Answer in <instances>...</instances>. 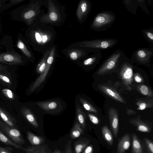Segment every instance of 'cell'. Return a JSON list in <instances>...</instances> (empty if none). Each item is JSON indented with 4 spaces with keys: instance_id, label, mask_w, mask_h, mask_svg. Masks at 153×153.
<instances>
[{
    "instance_id": "cell-13",
    "label": "cell",
    "mask_w": 153,
    "mask_h": 153,
    "mask_svg": "<svg viewBox=\"0 0 153 153\" xmlns=\"http://www.w3.org/2000/svg\"><path fill=\"white\" fill-rule=\"evenodd\" d=\"M63 54L73 61L82 60L92 53L89 49L84 48H67L62 51Z\"/></svg>"
},
{
    "instance_id": "cell-36",
    "label": "cell",
    "mask_w": 153,
    "mask_h": 153,
    "mask_svg": "<svg viewBox=\"0 0 153 153\" xmlns=\"http://www.w3.org/2000/svg\"><path fill=\"white\" fill-rule=\"evenodd\" d=\"M89 142L90 140H88L76 144L74 148L75 153H81L88 146Z\"/></svg>"
},
{
    "instance_id": "cell-38",
    "label": "cell",
    "mask_w": 153,
    "mask_h": 153,
    "mask_svg": "<svg viewBox=\"0 0 153 153\" xmlns=\"http://www.w3.org/2000/svg\"><path fill=\"white\" fill-rule=\"evenodd\" d=\"M76 114L78 121L83 129L85 128V118L83 113L79 104L76 106Z\"/></svg>"
},
{
    "instance_id": "cell-50",
    "label": "cell",
    "mask_w": 153,
    "mask_h": 153,
    "mask_svg": "<svg viewBox=\"0 0 153 153\" xmlns=\"http://www.w3.org/2000/svg\"><path fill=\"white\" fill-rule=\"evenodd\" d=\"M55 153H60V152L59 151H58L57 152H56Z\"/></svg>"
},
{
    "instance_id": "cell-24",
    "label": "cell",
    "mask_w": 153,
    "mask_h": 153,
    "mask_svg": "<svg viewBox=\"0 0 153 153\" xmlns=\"http://www.w3.org/2000/svg\"><path fill=\"white\" fill-rule=\"evenodd\" d=\"M22 113L27 120L34 127L38 128L39 125L33 114L29 109L24 107L22 109Z\"/></svg>"
},
{
    "instance_id": "cell-26",
    "label": "cell",
    "mask_w": 153,
    "mask_h": 153,
    "mask_svg": "<svg viewBox=\"0 0 153 153\" xmlns=\"http://www.w3.org/2000/svg\"><path fill=\"white\" fill-rule=\"evenodd\" d=\"M27 137L30 143L33 146L40 145L44 141V138L42 137L36 136L29 131L27 133Z\"/></svg>"
},
{
    "instance_id": "cell-33",
    "label": "cell",
    "mask_w": 153,
    "mask_h": 153,
    "mask_svg": "<svg viewBox=\"0 0 153 153\" xmlns=\"http://www.w3.org/2000/svg\"><path fill=\"white\" fill-rule=\"evenodd\" d=\"M36 104L42 109L50 110L55 108L57 106V103L54 101L38 102Z\"/></svg>"
},
{
    "instance_id": "cell-17",
    "label": "cell",
    "mask_w": 153,
    "mask_h": 153,
    "mask_svg": "<svg viewBox=\"0 0 153 153\" xmlns=\"http://www.w3.org/2000/svg\"><path fill=\"white\" fill-rule=\"evenodd\" d=\"M129 123L135 127L138 131L146 133H150L151 131V127L148 124L141 119L139 115L136 118L131 119L129 120Z\"/></svg>"
},
{
    "instance_id": "cell-4",
    "label": "cell",
    "mask_w": 153,
    "mask_h": 153,
    "mask_svg": "<svg viewBox=\"0 0 153 153\" xmlns=\"http://www.w3.org/2000/svg\"><path fill=\"white\" fill-rule=\"evenodd\" d=\"M118 41L114 38L98 39L76 42L68 45V48H84L89 49L92 53L101 52L115 46Z\"/></svg>"
},
{
    "instance_id": "cell-6",
    "label": "cell",
    "mask_w": 153,
    "mask_h": 153,
    "mask_svg": "<svg viewBox=\"0 0 153 153\" xmlns=\"http://www.w3.org/2000/svg\"><path fill=\"white\" fill-rule=\"evenodd\" d=\"M124 53L122 50H117L104 61L98 70L97 74H104L117 68L120 59Z\"/></svg>"
},
{
    "instance_id": "cell-34",
    "label": "cell",
    "mask_w": 153,
    "mask_h": 153,
    "mask_svg": "<svg viewBox=\"0 0 153 153\" xmlns=\"http://www.w3.org/2000/svg\"><path fill=\"white\" fill-rule=\"evenodd\" d=\"M137 88L143 95L149 97H152L153 93L152 91L148 86L144 85H138Z\"/></svg>"
},
{
    "instance_id": "cell-15",
    "label": "cell",
    "mask_w": 153,
    "mask_h": 153,
    "mask_svg": "<svg viewBox=\"0 0 153 153\" xmlns=\"http://www.w3.org/2000/svg\"><path fill=\"white\" fill-rule=\"evenodd\" d=\"M110 126L115 138L117 137L119 130L118 113L115 108L111 107L108 111Z\"/></svg>"
},
{
    "instance_id": "cell-32",
    "label": "cell",
    "mask_w": 153,
    "mask_h": 153,
    "mask_svg": "<svg viewBox=\"0 0 153 153\" xmlns=\"http://www.w3.org/2000/svg\"><path fill=\"white\" fill-rule=\"evenodd\" d=\"M83 131V130L81 128L80 124L76 122L71 131V137L72 139L76 138L80 136Z\"/></svg>"
},
{
    "instance_id": "cell-47",
    "label": "cell",
    "mask_w": 153,
    "mask_h": 153,
    "mask_svg": "<svg viewBox=\"0 0 153 153\" xmlns=\"http://www.w3.org/2000/svg\"><path fill=\"white\" fill-rule=\"evenodd\" d=\"M7 0H0V13L3 12L4 6Z\"/></svg>"
},
{
    "instance_id": "cell-39",
    "label": "cell",
    "mask_w": 153,
    "mask_h": 153,
    "mask_svg": "<svg viewBox=\"0 0 153 153\" xmlns=\"http://www.w3.org/2000/svg\"><path fill=\"white\" fill-rule=\"evenodd\" d=\"M25 0H10L8 3H6L4 4L3 8V11L4 10L10 7L19 4Z\"/></svg>"
},
{
    "instance_id": "cell-1",
    "label": "cell",
    "mask_w": 153,
    "mask_h": 153,
    "mask_svg": "<svg viewBox=\"0 0 153 153\" xmlns=\"http://www.w3.org/2000/svg\"><path fill=\"white\" fill-rule=\"evenodd\" d=\"M56 35L53 27L35 20L27 28L24 37L34 51L42 53L54 45Z\"/></svg>"
},
{
    "instance_id": "cell-43",
    "label": "cell",
    "mask_w": 153,
    "mask_h": 153,
    "mask_svg": "<svg viewBox=\"0 0 153 153\" xmlns=\"http://www.w3.org/2000/svg\"><path fill=\"white\" fill-rule=\"evenodd\" d=\"M13 149L9 147H3L0 146V153H12Z\"/></svg>"
},
{
    "instance_id": "cell-41",
    "label": "cell",
    "mask_w": 153,
    "mask_h": 153,
    "mask_svg": "<svg viewBox=\"0 0 153 153\" xmlns=\"http://www.w3.org/2000/svg\"><path fill=\"white\" fill-rule=\"evenodd\" d=\"M0 80L6 85H12V82L10 78L7 75L2 74L1 73V72H0Z\"/></svg>"
},
{
    "instance_id": "cell-7",
    "label": "cell",
    "mask_w": 153,
    "mask_h": 153,
    "mask_svg": "<svg viewBox=\"0 0 153 153\" xmlns=\"http://www.w3.org/2000/svg\"><path fill=\"white\" fill-rule=\"evenodd\" d=\"M120 77L124 84L129 89L133 79V67L131 62L124 53L120 58Z\"/></svg>"
},
{
    "instance_id": "cell-51",
    "label": "cell",
    "mask_w": 153,
    "mask_h": 153,
    "mask_svg": "<svg viewBox=\"0 0 153 153\" xmlns=\"http://www.w3.org/2000/svg\"><path fill=\"white\" fill-rule=\"evenodd\" d=\"M0 27H1V24H0Z\"/></svg>"
},
{
    "instance_id": "cell-2",
    "label": "cell",
    "mask_w": 153,
    "mask_h": 153,
    "mask_svg": "<svg viewBox=\"0 0 153 153\" xmlns=\"http://www.w3.org/2000/svg\"><path fill=\"white\" fill-rule=\"evenodd\" d=\"M44 6L47 8V12L45 13L44 10L36 20L53 27L61 26L66 18L64 6L55 0H45Z\"/></svg>"
},
{
    "instance_id": "cell-45",
    "label": "cell",
    "mask_w": 153,
    "mask_h": 153,
    "mask_svg": "<svg viewBox=\"0 0 153 153\" xmlns=\"http://www.w3.org/2000/svg\"><path fill=\"white\" fill-rule=\"evenodd\" d=\"M93 148L92 145L88 146L85 149L82 153H93Z\"/></svg>"
},
{
    "instance_id": "cell-3",
    "label": "cell",
    "mask_w": 153,
    "mask_h": 153,
    "mask_svg": "<svg viewBox=\"0 0 153 153\" xmlns=\"http://www.w3.org/2000/svg\"><path fill=\"white\" fill-rule=\"evenodd\" d=\"M45 0H31L28 3L15 9L11 13V18L15 21H21L28 26L32 25L44 9Z\"/></svg>"
},
{
    "instance_id": "cell-44",
    "label": "cell",
    "mask_w": 153,
    "mask_h": 153,
    "mask_svg": "<svg viewBox=\"0 0 153 153\" xmlns=\"http://www.w3.org/2000/svg\"><path fill=\"white\" fill-rule=\"evenodd\" d=\"M72 151L71 146V142L70 141L66 145V147L63 153H72Z\"/></svg>"
},
{
    "instance_id": "cell-18",
    "label": "cell",
    "mask_w": 153,
    "mask_h": 153,
    "mask_svg": "<svg viewBox=\"0 0 153 153\" xmlns=\"http://www.w3.org/2000/svg\"><path fill=\"white\" fill-rule=\"evenodd\" d=\"M102 58L101 52L93 53L82 59L81 62L84 66H94L100 62Z\"/></svg>"
},
{
    "instance_id": "cell-5",
    "label": "cell",
    "mask_w": 153,
    "mask_h": 153,
    "mask_svg": "<svg viewBox=\"0 0 153 153\" xmlns=\"http://www.w3.org/2000/svg\"><path fill=\"white\" fill-rule=\"evenodd\" d=\"M116 19L112 11H103L97 14L90 25V28L96 31H103L110 28Z\"/></svg>"
},
{
    "instance_id": "cell-25",
    "label": "cell",
    "mask_w": 153,
    "mask_h": 153,
    "mask_svg": "<svg viewBox=\"0 0 153 153\" xmlns=\"http://www.w3.org/2000/svg\"><path fill=\"white\" fill-rule=\"evenodd\" d=\"M123 3L129 13L136 15L138 6L137 0H123Z\"/></svg>"
},
{
    "instance_id": "cell-22",
    "label": "cell",
    "mask_w": 153,
    "mask_h": 153,
    "mask_svg": "<svg viewBox=\"0 0 153 153\" xmlns=\"http://www.w3.org/2000/svg\"><path fill=\"white\" fill-rule=\"evenodd\" d=\"M132 147L130 153H144L141 142L135 133L132 135Z\"/></svg>"
},
{
    "instance_id": "cell-14",
    "label": "cell",
    "mask_w": 153,
    "mask_h": 153,
    "mask_svg": "<svg viewBox=\"0 0 153 153\" xmlns=\"http://www.w3.org/2000/svg\"><path fill=\"white\" fill-rule=\"evenodd\" d=\"M92 5L89 0H81L77 7L76 15L78 22L80 24L86 20L91 9Z\"/></svg>"
},
{
    "instance_id": "cell-29",
    "label": "cell",
    "mask_w": 153,
    "mask_h": 153,
    "mask_svg": "<svg viewBox=\"0 0 153 153\" xmlns=\"http://www.w3.org/2000/svg\"><path fill=\"white\" fill-rule=\"evenodd\" d=\"M0 142L5 145L12 146L16 149H20L22 147L20 145L13 142L6 136L1 130H0Z\"/></svg>"
},
{
    "instance_id": "cell-46",
    "label": "cell",
    "mask_w": 153,
    "mask_h": 153,
    "mask_svg": "<svg viewBox=\"0 0 153 153\" xmlns=\"http://www.w3.org/2000/svg\"><path fill=\"white\" fill-rule=\"evenodd\" d=\"M135 81L138 83H140L143 81V79L138 74H135L134 76Z\"/></svg>"
},
{
    "instance_id": "cell-23",
    "label": "cell",
    "mask_w": 153,
    "mask_h": 153,
    "mask_svg": "<svg viewBox=\"0 0 153 153\" xmlns=\"http://www.w3.org/2000/svg\"><path fill=\"white\" fill-rule=\"evenodd\" d=\"M50 49L46 50L42 53V57L36 66V71L37 73L41 74L45 70Z\"/></svg>"
},
{
    "instance_id": "cell-35",
    "label": "cell",
    "mask_w": 153,
    "mask_h": 153,
    "mask_svg": "<svg viewBox=\"0 0 153 153\" xmlns=\"http://www.w3.org/2000/svg\"><path fill=\"white\" fill-rule=\"evenodd\" d=\"M79 100L83 107L86 110L95 113H98V111L97 109L87 101L82 98H80Z\"/></svg>"
},
{
    "instance_id": "cell-31",
    "label": "cell",
    "mask_w": 153,
    "mask_h": 153,
    "mask_svg": "<svg viewBox=\"0 0 153 153\" xmlns=\"http://www.w3.org/2000/svg\"><path fill=\"white\" fill-rule=\"evenodd\" d=\"M144 37L149 44L150 48H153V28L142 30Z\"/></svg>"
},
{
    "instance_id": "cell-37",
    "label": "cell",
    "mask_w": 153,
    "mask_h": 153,
    "mask_svg": "<svg viewBox=\"0 0 153 153\" xmlns=\"http://www.w3.org/2000/svg\"><path fill=\"white\" fill-rule=\"evenodd\" d=\"M1 91L5 98L10 101L14 100L16 98L14 93L11 90L8 88H3L1 90Z\"/></svg>"
},
{
    "instance_id": "cell-16",
    "label": "cell",
    "mask_w": 153,
    "mask_h": 153,
    "mask_svg": "<svg viewBox=\"0 0 153 153\" xmlns=\"http://www.w3.org/2000/svg\"><path fill=\"white\" fill-rule=\"evenodd\" d=\"M98 87L100 90L113 99L121 103H126L125 100L113 88L104 84L99 85Z\"/></svg>"
},
{
    "instance_id": "cell-12",
    "label": "cell",
    "mask_w": 153,
    "mask_h": 153,
    "mask_svg": "<svg viewBox=\"0 0 153 153\" xmlns=\"http://www.w3.org/2000/svg\"><path fill=\"white\" fill-rule=\"evenodd\" d=\"M15 47L27 60L30 62L34 60L35 57L30 45L21 33H19L17 36Z\"/></svg>"
},
{
    "instance_id": "cell-19",
    "label": "cell",
    "mask_w": 153,
    "mask_h": 153,
    "mask_svg": "<svg viewBox=\"0 0 153 153\" xmlns=\"http://www.w3.org/2000/svg\"><path fill=\"white\" fill-rule=\"evenodd\" d=\"M130 145V136L129 133L125 134L119 141L117 147V153H125Z\"/></svg>"
},
{
    "instance_id": "cell-48",
    "label": "cell",
    "mask_w": 153,
    "mask_h": 153,
    "mask_svg": "<svg viewBox=\"0 0 153 153\" xmlns=\"http://www.w3.org/2000/svg\"><path fill=\"white\" fill-rule=\"evenodd\" d=\"M126 113L128 115L136 114V112L135 111L132 109L128 108L126 109Z\"/></svg>"
},
{
    "instance_id": "cell-11",
    "label": "cell",
    "mask_w": 153,
    "mask_h": 153,
    "mask_svg": "<svg viewBox=\"0 0 153 153\" xmlns=\"http://www.w3.org/2000/svg\"><path fill=\"white\" fill-rule=\"evenodd\" d=\"M0 130L15 143L19 145L25 143V141L22 134L17 128L9 126L0 120Z\"/></svg>"
},
{
    "instance_id": "cell-10",
    "label": "cell",
    "mask_w": 153,
    "mask_h": 153,
    "mask_svg": "<svg viewBox=\"0 0 153 153\" xmlns=\"http://www.w3.org/2000/svg\"><path fill=\"white\" fill-rule=\"evenodd\" d=\"M27 60L16 51H6L0 53V63L8 65H20Z\"/></svg>"
},
{
    "instance_id": "cell-27",
    "label": "cell",
    "mask_w": 153,
    "mask_h": 153,
    "mask_svg": "<svg viewBox=\"0 0 153 153\" xmlns=\"http://www.w3.org/2000/svg\"><path fill=\"white\" fill-rule=\"evenodd\" d=\"M103 137L108 143L110 146H112L113 143L112 135L110 130L107 125L103 126L101 129Z\"/></svg>"
},
{
    "instance_id": "cell-30",
    "label": "cell",
    "mask_w": 153,
    "mask_h": 153,
    "mask_svg": "<svg viewBox=\"0 0 153 153\" xmlns=\"http://www.w3.org/2000/svg\"><path fill=\"white\" fill-rule=\"evenodd\" d=\"M141 144L144 153H153V142L152 140L144 137Z\"/></svg>"
},
{
    "instance_id": "cell-42",
    "label": "cell",
    "mask_w": 153,
    "mask_h": 153,
    "mask_svg": "<svg viewBox=\"0 0 153 153\" xmlns=\"http://www.w3.org/2000/svg\"><path fill=\"white\" fill-rule=\"evenodd\" d=\"M88 114L89 119L93 124L95 125L99 124V120L97 117L90 113H88Z\"/></svg>"
},
{
    "instance_id": "cell-20",
    "label": "cell",
    "mask_w": 153,
    "mask_h": 153,
    "mask_svg": "<svg viewBox=\"0 0 153 153\" xmlns=\"http://www.w3.org/2000/svg\"><path fill=\"white\" fill-rule=\"evenodd\" d=\"M0 117L4 122L9 126L16 128H18L16 121L5 110L0 106Z\"/></svg>"
},
{
    "instance_id": "cell-9",
    "label": "cell",
    "mask_w": 153,
    "mask_h": 153,
    "mask_svg": "<svg viewBox=\"0 0 153 153\" xmlns=\"http://www.w3.org/2000/svg\"><path fill=\"white\" fill-rule=\"evenodd\" d=\"M57 56V47L54 45L50 49L49 53L47 60L45 68L38 78L31 86L30 92H32L38 88L44 81L55 59Z\"/></svg>"
},
{
    "instance_id": "cell-40",
    "label": "cell",
    "mask_w": 153,
    "mask_h": 153,
    "mask_svg": "<svg viewBox=\"0 0 153 153\" xmlns=\"http://www.w3.org/2000/svg\"><path fill=\"white\" fill-rule=\"evenodd\" d=\"M138 6L140 7L148 15L150 14V13L146 5V0H137Z\"/></svg>"
},
{
    "instance_id": "cell-49",
    "label": "cell",
    "mask_w": 153,
    "mask_h": 153,
    "mask_svg": "<svg viewBox=\"0 0 153 153\" xmlns=\"http://www.w3.org/2000/svg\"><path fill=\"white\" fill-rule=\"evenodd\" d=\"M7 67L0 63V72L2 73L7 71Z\"/></svg>"
},
{
    "instance_id": "cell-21",
    "label": "cell",
    "mask_w": 153,
    "mask_h": 153,
    "mask_svg": "<svg viewBox=\"0 0 153 153\" xmlns=\"http://www.w3.org/2000/svg\"><path fill=\"white\" fill-rule=\"evenodd\" d=\"M135 103L138 106L137 110H143L153 107V100L146 98L138 99L136 100Z\"/></svg>"
},
{
    "instance_id": "cell-28",
    "label": "cell",
    "mask_w": 153,
    "mask_h": 153,
    "mask_svg": "<svg viewBox=\"0 0 153 153\" xmlns=\"http://www.w3.org/2000/svg\"><path fill=\"white\" fill-rule=\"evenodd\" d=\"M26 153H47L45 148L40 146H32L20 149Z\"/></svg>"
},
{
    "instance_id": "cell-8",
    "label": "cell",
    "mask_w": 153,
    "mask_h": 153,
    "mask_svg": "<svg viewBox=\"0 0 153 153\" xmlns=\"http://www.w3.org/2000/svg\"><path fill=\"white\" fill-rule=\"evenodd\" d=\"M153 56V48H143L134 51L132 53L131 61L138 64L149 65Z\"/></svg>"
}]
</instances>
